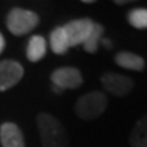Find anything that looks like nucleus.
<instances>
[{"mask_svg": "<svg viewBox=\"0 0 147 147\" xmlns=\"http://www.w3.org/2000/svg\"><path fill=\"white\" fill-rule=\"evenodd\" d=\"M42 147H68V135L64 125L51 113L41 112L36 119Z\"/></svg>", "mask_w": 147, "mask_h": 147, "instance_id": "obj_1", "label": "nucleus"}, {"mask_svg": "<svg viewBox=\"0 0 147 147\" xmlns=\"http://www.w3.org/2000/svg\"><path fill=\"white\" fill-rule=\"evenodd\" d=\"M108 108V98L102 91H90L79 97L75 104V115L80 120H94Z\"/></svg>", "mask_w": 147, "mask_h": 147, "instance_id": "obj_2", "label": "nucleus"}, {"mask_svg": "<svg viewBox=\"0 0 147 147\" xmlns=\"http://www.w3.org/2000/svg\"><path fill=\"white\" fill-rule=\"evenodd\" d=\"M38 23H40L38 14L22 7L11 8L5 18V25L14 36H25L34 30L38 26Z\"/></svg>", "mask_w": 147, "mask_h": 147, "instance_id": "obj_3", "label": "nucleus"}, {"mask_svg": "<svg viewBox=\"0 0 147 147\" xmlns=\"http://www.w3.org/2000/svg\"><path fill=\"white\" fill-rule=\"evenodd\" d=\"M93 26H94V21H91L90 18H79L65 23L63 29L68 38L69 47H78L83 44L93 30Z\"/></svg>", "mask_w": 147, "mask_h": 147, "instance_id": "obj_4", "label": "nucleus"}, {"mask_svg": "<svg viewBox=\"0 0 147 147\" xmlns=\"http://www.w3.org/2000/svg\"><path fill=\"white\" fill-rule=\"evenodd\" d=\"M51 80L53 86H57L59 89L74 90L78 89L83 84V76L78 68L75 67H60L56 68L51 74Z\"/></svg>", "mask_w": 147, "mask_h": 147, "instance_id": "obj_5", "label": "nucleus"}, {"mask_svg": "<svg viewBox=\"0 0 147 147\" xmlns=\"http://www.w3.org/2000/svg\"><path fill=\"white\" fill-rule=\"evenodd\" d=\"M23 67L19 61L5 59L0 61V93L10 90L23 78Z\"/></svg>", "mask_w": 147, "mask_h": 147, "instance_id": "obj_6", "label": "nucleus"}, {"mask_svg": "<svg viewBox=\"0 0 147 147\" xmlns=\"http://www.w3.org/2000/svg\"><path fill=\"white\" fill-rule=\"evenodd\" d=\"M101 84L102 87L113 95L123 97L127 95L134 89V80L125 75L116 72H105L101 76Z\"/></svg>", "mask_w": 147, "mask_h": 147, "instance_id": "obj_7", "label": "nucleus"}, {"mask_svg": "<svg viewBox=\"0 0 147 147\" xmlns=\"http://www.w3.org/2000/svg\"><path fill=\"white\" fill-rule=\"evenodd\" d=\"M1 147H26L21 128L15 123H3L0 125Z\"/></svg>", "mask_w": 147, "mask_h": 147, "instance_id": "obj_8", "label": "nucleus"}, {"mask_svg": "<svg viewBox=\"0 0 147 147\" xmlns=\"http://www.w3.org/2000/svg\"><path fill=\"white\" fill-rule=\"evenodd\" d=\"M115 63L117 65H120L121 68L125 69H132V71H143L146 67L144 59L138 56L132 52H119L115 56Z\"/></svg>", "mask_w": 147, "mask_h": 147, "instance_id": "obj_9", "label": "nucleus"}, {"mask_svg": "<svg viewBox=\"0 0 147 147\" xmlns=\"http://www.w3.org/2000/svg\"><path fill=\"white\" fill-rule=\"evenodd\" d=\"M47 53V41L42 36H32L27 42L26 57L33 63L40 61Z\"/></svg>", "mask_w": 147, "mask_h": 147, "instance_id": "obj_10", "label": "nucleus"}, {"mask_svg": "<svg viewBox=\"0 0 147 147\" xmlns=\"http://www.w3.org/2000/svg\"><path fill=\"white\" fill-rule=\"evenodd\" d=\"M131 147H147V115L140 117L129 134Z\"/></svg>", "mask_w": 147, "mask_h": 147, "instance_id": "obj_11", "label": "nucleus"}, {"mask_svg": "<svg viewBox=\"0 0 147 147\" xmlns=\"http://www.w3.org/2000/svg\"><path fill=\"white\" fill-rule=\"evenodd\" d=\"M49 42H51V48H52L53 53H56V55H64V53L68 52V49L71 48L63 26L55 27L51 32Z\"/></svg>", "mask_w": 147, "mask_h": 147, "instance_id": "obj_12", "label": "nucleus"}, {"mask_svg": "<svg viewBox=\"0 0 147 147\" xmlns=\"http://www.w3.org/2000/svg\"><path fill=\"white\" fill-rule=\"evenodd\" d=\"M105 33V27L102 26L101 23H95L94 22V26H93V30L89 34L87 40L82 44L84 48V51L87 53H95L98 51V45H100L101 40H102V36Z\"/></svg>", "mask_w": 147, "mask_h": 147, "instance_id": "obj_13", "label": "nucleus"}, {"mask_svg": "<svg viewBox=\"0 0 147 147\" xmlns=\"http://www.w3.org/2000/svg\"><path fill=\"white\" fill-rule=\"evenodd\" d=\"M127 21L135 29H147V8L136 7L127 14Z\"/></svg>", "mask_w": 147, "mask_h": 147, "instance_id": "obj_14", "label": "nucleus"}, {"mask_svg": "<svg viewBox=\"0 0 147 147\" xmlns=\"http://www.w3.org/2000/svg\"><path fill=\"white\" fill-rule=\"evenodd\" d=\"M4 48H5V40H4V37H3V34L0 33V55L4 51Z\"/></svg>", "mask_w": 147, "mask_h": 147, "instance_id": "obj_15", "label": "nucleus"}, {"mask_svg": "<svg viewBox=\"0 0 147 147\" xmlns=\"http://www.w3.org/2000/svg\"><path fill=\"white\" fill-rule=\"evenodd\" d=\"M52 90L55 91V93H56V94H61V93H63V90L59 89L57 86H53V84H52Z\"/></svg>", "mask_w": 147, "mask_h": 147, "instance_id": "obj_16", "label": "nucleus"}, {"mask_svg": "<svg viewBox=\"0 0 147 147\" xmlns=\"http://www.w3.org/2000/svg\"><path fill=\"white\" fill-rule=\"evenodd\" d=\"M84 4H93L94 3V0H83Z\"/></svg>", "mask_w": 147, "mask_h": 147, "instance_id": "obj_17", "label": "nucleus"}, {"mask_svg": "<svg viewBox=\"0 0 147 147\" xmlns=\"http://www.w3.org/2000/svg\"><path fill=\"white\" fill-rule=\"evenodd\" d=\"M116 4H127V3H129V1H115Z\"/></svg>", "mask_w": 147, "mask_h": 147, "instance_id": "obj_18", "label": "nucleus"}]
</instances>
